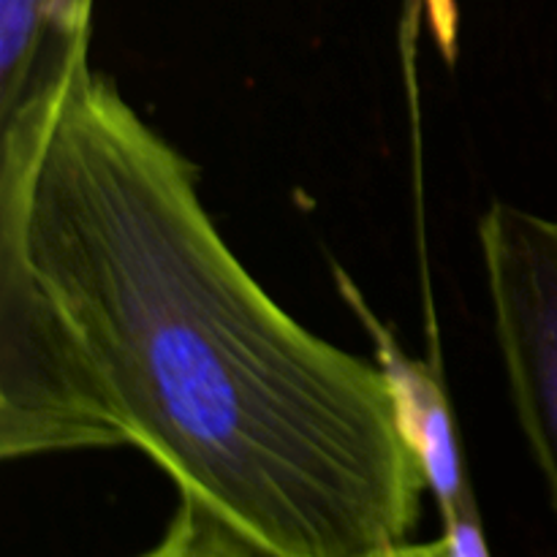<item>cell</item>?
<instances>
[{"label":"cell","instance_id":"7","mask_svg":"<svg viewBox=\"0 0 557 557\" xmlns=\"http://www.w3.org/2000/svg\"><path fill=\"white\" fill-rule=\"evenodd\" d=\"M441 520H444V536L438 542L444 557H490L476 500L441 517Z\"/></svg>","mask_w":557,"mask_h":557},{"label":"cell","instance_id":"5","mask_svg":"<svg viewBox=\"0 0 557 557\" xmlns=\"http://www.w3.org/2000/svg\"><path fill=\"white\" fill-rule=\"evenodd\" d=\"M92 0H0V125L90 47Z\"/></svg>","mask_w":557,"mask_h":557},{"label":"cell","instance_id":"6","mask_svg":"<svg viewBox=\"0 0 557 557\" xmlns=\"http://www.w3.org/2000/svg\"><path fill=\"white\" fill-rule=\"evenodd\" d=\"M139 557H281L228 525L190 495H180L166 531Z\"/></svg>","mask_w":557,"mask_h":557},{"label":"cell","instance_id":"8","mask_svg":"<svg viewBox=\"0 0 557 557\" xmlns=\"http://www.w3.org/2000/svg\"><path fill=\"white\" fill-rule=\"evenodd\" d=\"M408 3V20H413L417 25L419 11L428 9L430 22H433L435 33H438L441 44H444L446 52L451 54L455 47V33H457V5L455 0H406Z\"/></svg>","mask_w":557,"mask_h":557},{"label":"cell","instance_id":"1","mask_svg":"<svg viewBox=\"0 0 557 557\" xmlns=\"http://www.w3.org/2000/svg\"><path fill=\"white\" fill-rule=\"evenodd\" d=\"M79 49L0 141V245L58 310L120 446L281 557H379L428 490L384 373L292 319L199 169Z\"/></svg>","mask_w":557,"mask_h":557},{"label":"cell","instance_id":"3","mask_svg":"<svg viewBox=\"0 0 557 557\" xmlns=\"http://www.w3.org/2000/svg\"><path fill=\"white\" fill-rule=\"evenodd\" d=\"M120 446L58 310L0 245V457Z\"/></svg>","mask_w":557,"mask_h":557},{"label":"cell","instance_id":"4","mask_svg":"<svg viewBox=\"0 0 557 557\" xmlns=\"http://www.w3.org/2000/svg\"><path fill=\"white\" fill-rule=\"evenodd\" d=\"M335 277L346 305L357 313L368 335L373 337L375 362H379L392 400H395L400 433L422 462L428 490L438 500L441 517L473 504V490L466 476L457 424L451 417L449 400L441 389V381L424 364L413 362L411 357L403 354L400 343L395 341L389 326L381 324L379 315L368 308L359 288L348 281L341 267H335Z\"/></svg>","mask_w":557,"mask_h":557},{"label":"cell","instance_id":"2","mask_svg":"<svg viewBox=\"0 0 557 557\" xmlns=\"http://www.w3.org/2000/svg\"><path fill=\"white\" fill-rule=\"evenodd\" d=\"M479 248L511 406L557 515V218L493 201Z\"/></svg>","mask_w":557,"mask_h":557}]
</instances>
